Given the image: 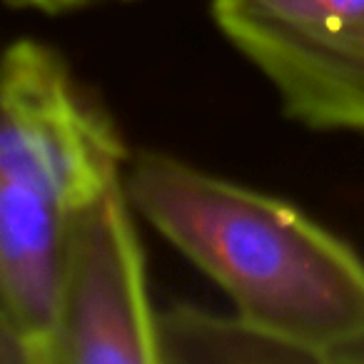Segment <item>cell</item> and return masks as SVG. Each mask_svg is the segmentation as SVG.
<instances>
[{
    "mask_svg": "<svg viewBox=\"0 0 364 364\" xmlns=\"http://www.w3.org/2000/svg\"><path fill=\"white\" fill-rule=\"evenodd\" d=\"M0 364H36L31 344L0 307Z\"/></svg>",
    "mask_w": 364,
    "mask_h": 364,
    "instance_id": "6",
    "label": "cell"
},
{
    "mask_svg": "<svg viewBox=\"0 0 364 364\" xmlns=\"http://www.w3.org/2000/svg\"><path fill=\"white\" fill-rule=\"evenodd\" d=\"M105 107L55 48H0V307L46 364L60 242L73 208L125 170Z\"/></svg>",
    "mask_w": 364,
    "mask_h": 364,
    "instance_id": "2",
    "label": "cell"
},
{
    "mask_svg": "<svg viewBox=\"0 0 364 364\" xmlns=\"http://www.w3.org/2000/svg\"><path fill=\"white\" fill-rule=\"evenodd\" d=\"M317 364L309 352L235 314L193 304L157 312V364Z\"/></svg>",
    "mask_w": 364,
    "mask_h": 364,
    "instance_id": "5",
    "label": "cell"
},
{
    "mask_svg": "<svg viewBox=\"0 0 364 364\" xmlns=\"http://www.w3.org/2000/svg\"><path fill=\"white\" fill-rule=\"evenodd\" d=\"M122 175L92 188L65 223L46 364H157V309Z\"/></svg>",
    "mask_w": 364,
    "mask_h": 364,
    "instance_id": "3",
    "label": "cell"
},
{
    "mask_svg": "<svg viewBox=\"0 0 364 364\" xmlns=\"http://www.w3.org/2000/svg\"><path fill=\"white\" fill-rule=\"evenodd\" d=\"M13 6H21V8H33V11H41V13H65V11H75V8H82L87 0H8Z\"/></svg>",
    "mask_w": 364,
    "mask_h": 364,
    "instance_id": "7",
    "label": "cell"
},
{
    "mask_svg": "<svg viewBox=\"0 0 364 364\" xmlns=\"http://www.w3.org/2000/svg\"><path fill=\"white\" fill-rule=\"evenodd\" d=\"M130 205L225 289L235 312L309 352L364 362V259L287 200L167 152L125 162Z\"/></svg>",
    "mask_w": 364,
    "mask_h": 364,
    "instance_id": "1",
    "label": "cell"
},
{
    "mask_svg": "<svg viewBox=\"0 0 364 364\" xmlns=\"http://www.w3.org/2000/svg\"><path fill=\"white\" fill-rule=\"evenodd\" d=\"M213 18L284 115L364 135V0H213Z\"/></svg>",
    "mask_w": 364,
    "mask_h": 364,
    "instance_id": "4",
    "label": "cell"
}]
</instances>
